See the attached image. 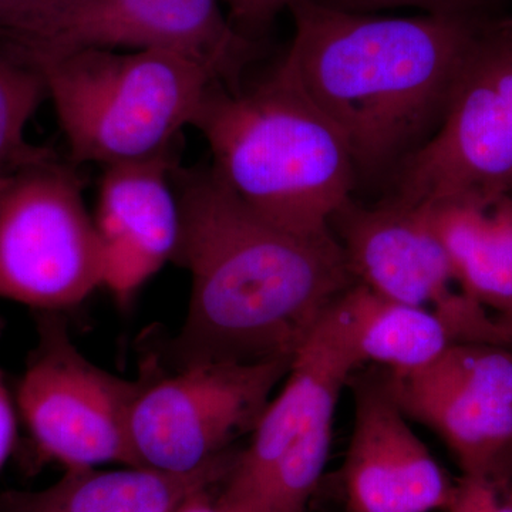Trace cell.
Instances as JSON below:
<instances>
[{
    "label": "cell",
    "instance_id": "6da1fadb",
    "mask_svg": "<svg viewBox=\"0 0 512 512\" xmlns=\"http://www.w3.org/2000/svg\"><path fill=\"white\" fill-rule=\"evenodd\" d=\"M174 185L181 229L173 262L190 274L191 298L183 328L165 350L168 372L204 362L292 360L357 284L335 234L278 227L211 165L175 168Z\"/></svg>",
    "mask_w": 512,
    "mask_h": 512
},
{
    "label": "cell",
    "instance_id": "7a4b0ae2",
    "mask_svg": "<svg viewBox=\"0 0 512 512\" xmlns=\"http://www.w3.org/2000/svg\"><path fill=\"white\" fill-rule=\"evenodd\" d=\"M295 36L285 60L333 121L356 173L396 170L436 134L488 30L500 19L387 18L318 0L289 6Z\"/></svg>",
    "mask_w": 512,
    "mask_h": 512
},
{
    "label": "cell",
    "instance_id": "3957f363",
    "mask_svg": "<svg viewBox=\"0 0 512 512\" xmlns=\"http://www.w3.org/2000/svg\"><path fill=\"white\" fill-rule=\"evenodd\" d=\"M192 127L207 140L222 183L278 227L330 234V221L352 200L348 143L285 59L252 89L215 83Z\"/></svg>",
    "mask_w": 512,
    "mask_h": 512
},
{
    "label": "cell",
    "instance_id": "277c9868",
    "mask_svg": "<svg viewBox=\"0 0 512 512\" xmlns=\"http://www.w3.org/2000/svg\"><path fill=\"white\" fill-rule=\"evenodd\" d=\"M45 82L70 163L111 167L171 156L217 82L168 50L80 49L30 67Z\"/></svg>",
    "mask_w": 512,
    "mask_h": 512
},
{
    "label": "cell",
    "instance_id": "5b68a950",
    "mask_svg": "<svg viewBox=\"0 0 512 512\" xmlns=\"http://www.w3.org/2000/svg\"><path fill=\"white\" fill-rule=\"evenodd\" d=\"M221 0H57L0 30V52L33 67L80 49L168 50L239 89L255 55L248 36L222 13Z\"/></svg>",
    "mask_w": 512,
    "mask_h": 512
},
{
    "label": "cell",
    "instance_id": "8992f818",
    "mask_svg": "<svg viewBox=\"0 0 512 512\" xmlns=\"http://www.w3.org/2000/svg\"><path fill=\"white\" fill-rule=\"evenodd\" d=\"M103 288L94 218L73 164L56 154L0 185V298L62 312Z\"/></svg>",
    "mask_w": 512,
    "mask_h": 512
},
{
    "label": "cell",
    "instance_id": "52a82bcc",
    "mask_svg": "<svg viewBox=\"0 0 512 512\" xmlns=\"http://www.w3.org/2000/svg\"><path fill=\"white\" fill-rule=\"evenodd\" d=\"M292 360L204 362L167 372L147 360L130 414L141 467L191 473L228 453L254 431Z\"/></svg>",
    "mask_w": 512,
    "mask_h": 512
},
{
    "label": "cell",
    "instance_id": "ba28073f",
    "mask_svg": "<svg viewBox=\"0 0 512 512\" xmlns=\"http://www.w3.org/2000/svg\"><path fill=\"white\" fill-rule=\"evenodd\" d=\"M36 323L16 407L37 454L64 468L141 467L130 436L140 377L123 379L90 362L60 312H37Z\"/></svg>",
    "mask_w": 512,
    "mask_h": 512
},
{
    "label": "cell",
    "instance_id": "9c48e42d",
    "mask_svg": "<svg viewBox=\"0 0 512 512\" xmlns=\"http://www.w3.org/2000/svg\"><path fill=\"white\" fill-rule=\"evenodd\" d=\"M407 207L512 195V22L498 20L471 60L443 124L394 170Z\"/></svg>",
    "mask_w": 512,
    "mask_h": 512
},
{
    "label": "cell",
    "instance_id": "30bf717a",
    "mask_svg": "<svg viewBox=\"0 0 512 512\" xmlns=\"http://www.w3.org/2000/svg\"><path fill=\"white\" fill-rule=\"evenodd\" d=\"M333 225L357 284L436 313L456 343H508L500 322L461 288L454 289L450 258L420 208L389 198L375 207L350 200L336 212Z\"/></svg>",
    "mask_w": 512,
    "mask_h": 512
},
{
    "label": "cell",
    "instance_id": "8fae6325",
    "mask_svg": "<svg viewBox=\"0 0 512 512\" xmlns=\"http://www.w3.org/2000/svg\"><path fill=\"white\" fill-rule=\"evenodd\" d=\"M386 387L406 417L446 441L464 476L493 481L512 444L511 352L488 343H453L430 365L390 372Z\"/></svg>",
    "mask_w": 512,
    "mask_h": 512
},
{
    "label": "cell",
    "instance_id": "7c38bea8",
    "mask_svg": "<svg viewBox=\"0 0 512 512\" xmlns=\"http://www.w3.org/2000/svg\"><path fill=\"white\" fill-rule=\"evenodd\" d=\"M360 365L335 302L293 356L284 387L266 406L251 444L235 458L217 495L218 504L247 512L282 458L313 440L332 436L339 394Z\"/></svg>",
    "mask_w": 512,
    "mask_h": 512
},
{
    "label": "cell",
    "instance_id": "4fadbf2b",
    "mask_svg": "<svg viewBox=\"0 0 512 512\" xmlns=\"http://www.w3.org/2000/svg\"><path fill=\"white\" fill-rule=\"evenodd\" d=\"M175 154L103 168L96 224L103 259V288L121 305L173 261L181 214Z\"/></svg>",
    "mask_w": 512,
    "mask_h": 512
},
{
    "label": "cell",
    "instance_id": "5bb4252c",
    "mask_svg": "<svg viewBox=\"0 0 512 512\" xmlns=\"http://www.w3.org/2000/svg\"><path fill=\"white\" fill-rule=\"evenodd\" d=\"M386 383L362 384L345 463L350 512L447 510L454 484L413 433Z\"/></svg>",
    "mask_w": 512,
    "mask_h": 512
},
{
    "label": "cell",
    "instance_id": "9a60e30c",
    "mask_svg": "<svg viewBox=\"0 0 512 512\" xmlns=\"http://www.w3.org/2000/svg\"><path fill=\"white\" fill-rule=\"evenodd\" d=\"M237 456L228 451L184 474L148 467L66 468L43 490L0 494V512H177L197 495L221 488Z\"/></svg>",
    "mask_w": 512,
    "mask_h": 512
},
{
    "label": "cell",
    "instance_id": "2e32d148",
    "mask_svg": "<svg viewBox=\"0 0 512 512\" xmlns=\"http://www.w3.org/2000/svg\"><path fill=\"white\" fill-rule=\"evenodd\" d=\"M414 208L446 249L461 291L501 315L512 311V195Z\"/></svg>",
    "mask_w": 512,
    "mask_h": 512
},
{
    "label": "cell",
    "instance_id": "e0dca14e",
    "mask_svg": "<svg viewBox=\"0 0 512 512\" xmlns=\"http://www.w3.org/2000/svg\"><path fill=\"white\" fill-rule=\"evenodd\" d=\"M336 306L362 363H379L390 372L421 369L456 343L436 313L384 298L362 284L343 293Z\"/></svg>",
    "mask_w": 512,
    "mask_h": 512
},
{
    "label": "cell",
    "instance_id": "ac0fdd59",
    "mask_svg": "<svg viewBox=\"0 0 512 512\" xmlns=\"http://www.w3.org/2000/svg\"><path fill=\"white\" fill-rule=\"evenodd\" d=\"M45 100L40 74L0 52V177L55 156L49 148L30 143L26 134Z\"/></svg>",
    "mask_w": 512,
    "mask_h": 512
},
{
    "label": "cell",
    "instance_id": "d6986e66",
    "mask_svg": "<svg viewBox=\"0 0 512 512\" xmlns=\"http://www.w3.org/2000/svg\"><path fill=\"white\" fill-rule=\"evenodd\" d=\"M332 8L353 13H373L393 8H417L430 15L470 16L488 18L500 0H318Z\"/></svg>",
    "mask_w": 512,
    "mask_h": 512
},
{
    "label": "cell",
    "instance_id": "ffe728a7",
    "mask_svg": "<svg viewBox=\"0 0 512 512\" xmlns=\"http://www.w3.org/2000/svg\"><path fill=\"white\" fill-rule=\"evenodd\" d=\"M447 512H512L511 505L498 497L491 480L483 477L464 476L454 484L453 495Z\"/></svg>",
    "mask_w": 512,
    "mask_h": 512
},
{
    "label": "cell",
    "instance_id": "44dd1931",
    "mask_svg": "<svg viewBox=\"0 0 512 512\" xmlns=\"http://www.w3.org/2000/svg\"><path fill=\"white\" fill-rule=\"evenodd\" d=\"M229 6V22L242 35L261 30L276 18L279 12L289 9L295 0H224Z\"/></svg>",
    "mask_w": 512,
    "mask_h": 512
},
{
    "label": "cell",
    "instance_id": "7402d4cb",
    "mask_svg": "<svg viewBox=\"0 0 512 512\" xmlns=\"http://www.w3.org/2000/svg\"><path fill=\"white\" fill-rule=\"evenodd\" d=\"M16 439V407L0 370V470L5 466Z\"/></svg>",
    "mask_w": 512,
    "mask_h": 512
},
{
    "label": "cell",
    "instance_id": "603a6c76",
    "mask_svg": "<svg viewBox=\"0 0 512 512\" xmlns=\"http://www.w3.org/2000/svg\"><path fill=\"white\" fill-rule=\"evenodd\" d=\"M57 0H0V30L15 25L30 13L45 8Z\"/></svg>",
    "mask_w": 512,
    "mask_h": 512
},
{
    "label": "cell",
    "instance_id": "cb8c5ba5",
    "mask_svg": "<svg viewBox=\"0 0 512 512\" xmlns=\"http://www.w3.org/2000/svg\"><path fill=\"white\" fill-rule=\"evenodd\" d=\"M212 493L214 491L197 495L177 512H234L218 504L217 497H212Z\"/></svg>",
    "mask_w": 512,
    "mask_h": 512
},
{
    "label": "cell",
    "instance_id": "d4e9b609",
    "mask_svg": "<svg viewBox=\"0 0 512 512\" xmlns=\"http://www.w3.org/2000/svg\"><path fill=\"white\" fill-rule=\"evenodd\" d=\"M498 322H500L501 328H503L505 336H507L508 343H512V311L503 313Z\"/></svg>",
    "mask_w": 512,
    "mask_h": 512
},
{
    "label": "cell",
    "instance_id": "484cf974",
    "mask_svg": "<svg viewBox=\"0 0 512 512\" xmlns=\"http://www.w3.org/2000/svg\"><path fill=\"white\" fill-rule=\"evenodd\" d=\"M508 504H510L511 508H512V494H511V497H510V501H508Z\"/></svg>",
    "mask_w": 512,
    "mask_h": 512
},
{
    "label": "cell",
    "instance_id": "4316f807",
    "mask_svg": "<svg viewBox=\"0 0 512 512\" xmlns=\"http://www.w3.org/2000/svg\"><path fill=\"white\" fill-rule=\"evenodd\" d=\"M6 177H8V175H6ZM3 178H5V177H0V185H2Z\"/></svg>",
    "mask_w": 512,
    "mask_h": 512
}]
</instances>
